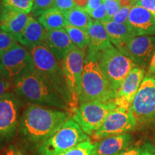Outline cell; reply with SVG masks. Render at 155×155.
I'll return each mask as SVG.
<instances>
[{"label":"cell","mask_w":155,"mask_h":155,"mask_svg":"<svg viewBox=\"0 0 155 155\" xmlns=\"http://www.w3.org/2000/svg\"><path fill=\"white\" fill-rule=\"evenodd\" d=\"M102 2L106 7L108 20H111L114 15L121 9L119 2L118 0H102Z\"/></svg>","instance_id":"30"},{"label":"cell","mask_w":155,"mask_h":155,"mask_svg":"<svg viewBox=\"0 0 155 155\" xmlns=\"http://www.w3.org/2000/svg\"><path fill=\"white\" fill-rule=\"evenodd\" d=\"M144 68L136 66L127 75L116 91L115 101L118 106L130 108L134 98L144 78Z\"/></svg>","instance_id":"15"},{"label":"cell","mask_w":155,"mask_h":155,"mask_svg":"<svg viewBox=\"0 0 155 155\" xmlns=\"http://www.w3.org/2000/svg\"><path fill=\"white\" fill-rule=\"evenodd\" d=\"M116 96V91L101 70L98 60L86 58L79 105L93 101H113L115 100Z\"/></svg>","instance_id":"3"},{"label":"cell","mask_w":155,"mask_h":155,"mask_svg":"<svg viewBox=\"0 0 155 155\" xmlns=\"http://www.w3.org/2000/svg\"><path fill=\"white\" fill-rule=\"evenodd\" d=\"M149 74L152 75L155 73V51L153 54L152 59H151L150 65H149Z\"/></svg>","instance_id":"39"},{"label":"cell","mask_w":155,"mask_h":155,"mask_svg":"<svg viewBox=\"0 0 155 155\" xmlns=\"http://www.w3.org/2000/svg\"><path fill=\"white\" fill-rule=\"evenodd\" d=\"M75 7L73 0H55L54 8L65 12Z\"/></svg>","instance_id":"33"},{"label":"cell","mask_w":155,"mask_h":155,"mask_svg":"<svg viewBox=\"0 0 155 155\" xmlns=\"http://www.w3.org/2000/svg\"><path fill=\"white\" fill-rule=\"evenodd\" d=\"M5 155H27L26 153L22 149L19 148L17 146L12 145L9 146L6 150Z\"/></svg>","instance_id":"35"},{"label":"cell","mask_w":155,"mask_h":155,"mask_svg":"<svg viewBox=\"0 0 155 155\" xmlns=\"http://www.w3.org/2000/svg\"><path fill=\"white\" fill-rule=\"evenodd\" d=\"M90 42L87 48L86 58L98 60L103 51L111 48L112 45L105 28L100 21L94 20L88 30Z\"/></svg>","instance_id":"16"},{"label":"cell","mask_w":155,"mask_h":155,"mask_svg":"<svg viewBox=\"0 0 155 155\" xmlns=\"http://www.w3.org/2000/svg\"><path fill=\"white\" fill-rule=\"evenodd\" d=\"M98 62L101 70L116 91L129 73L138 66L130 58L114 46L103 51Z\"/></svg>","instance_id":"8"},{"label":"cell","mask_w":155,"mask_h":155,"mask_svg":"<svg viewBox=\"0 0 155 155\" xmlns=\"http://www.w3.org/2000/svg\"><path fill=\"white\" fill-rule=\"evenodd\" d=\"M21 104L19 97L11 92L0 98V146L12 140L18 132Z\"/></svg>","instance_id":"10"},{"label":"cell","mask_w":155,"mask_h":155,"mask_svg":"<svg viewBox=\"0 0 155 155\" xmlns=\"http://www.w3.org/2000/svg\"><path fill=\"white\" fill-rule=\"evenodd\" d=\"M131 7H132V5L121 7L119 11L114 15V17L112 18L111 20L115 22L119 23V24H125L127 22L128 17H129Z\"/></svg>","instance_id":"31"},{"label":"cell","mask_w":155,"mask_h":155,"mask_svg":"<svg viewBox=\"0 0 155 155\" xmlns=\"http://www.w3.org/2000/svg\"><path fill=\"white\" fill-rule=\"evenodd\" d=\"M117 106L115 100L83 103L73 111L72 118L80 126L83 132L88 136H93L103 125L108 114Z\"/></svg>","instance_id":"7"},{"label":"cell","mask_w":155,"mask_h":155,"mask_svg":"<svg viewBox=\"0 0 155 155\" xmlns=\"http://www.w3.org/2000/svg\"><path fill=\"white\" fill-rule=\"evenodd\" d=\"M44 44L61 63L70 50L75 47L64 28L47 30Z\"/></svg>","instance_id":"18"},{"label":"cell","mask_w":155,"mask_h":155,"mask_svg":"<svg viewBox=\"0 0 155 155\" xmlns=\"http://www.w3.org/2000/svg\"><path fill=\"white\" fill-rule=\"evenodd\" d=\"M132 5H139L148 10L155 17V0H131Z\"/></svg>","instance_id":"32"},{"label":"cell","mask_w":155,"mask_h":155,"mask_svg":"<svg viewBox=\"0 0 155 155\" xmlns=\"http://www.w3.org/2000/svg\"><path fill=\"white\" fill-rule=\"evenodd\" d=\"M126 24L134 37L155 35V17L139 5L131 7Z\"/></svg>","instance_id":"14"},{"label":"cell","mask_w":155,"mask_h":155,"mask_svg":"<svg viewBox=\"0 0 155 155\" xmlns=\"http://www.w3.org/2000/svg\"><path fill=\"white\" fill-rule=\"evenodd\" d=\"M55 0H34L32 5V16L39 17L49 9L54 8Z\"/></svg>","instance_id":"28"},{"label":"cell","mask_w":155,"mask_h":155,"mask_svg":"<svg viewBox=\"0 0 155 155\" xmlns=\"http://www.w3.org/2000/svg\"><path fill=\"white\" fill-rule=\"evenodd\" d=\"M89 139L73 118L38 147L35 155H58Z\"/></svg>","instance_id":"5"},{"label":"cell","mask_w":155,"mask_h":155,"mask_svg":"<svg viewBox=\"0 0 155 155\" xmlns=\"http://www.w3.org/2000/svg\"><path fill=\"white\" fill-rule=\"evenodd\" d=\"M137 124H150L155 121V78L147 74L141 83L130 106Z\"/></svg>","instance_id":"11"},{"label":"cell","mask_w":155,"mask_h":155,"mask_svg":"<svg viewBox=\"0 0 155 155\" xmlns=\"http://www.w3.org/2000/svg\"><path fill=\"white\" fill-rule=\"evenodd\" d=\"M64 29L67 32L70 39L75 47L86 50L90 42L88 32L69 25H65Z\"/></svg>","instance_id":"24"},{"label":"cell","mask_w":155,"mask_h":155,"mask_svg":"<svg viewBox=\"0 0 155 155\" xmlns=\"http://www.w3.org/2000/svg\"><path fill=\"white\" fill-rule=\"evenodd\" d=\"M88 15H90V17L92 19H94L95 20L100 21L101 22L108 21L107 10H106L105 5L103 2L97 8L89 12Z\"/></svg>","instance_id":"29"},{"label":"cell","mask_w":155,"mask_h":155,"mask_svg":"<svg viewBox=\"0 0 155 155\" xmlns=\"http://www.w3.org/2000/svg\"><path fill=\"white\" fill-rule=\"evenodd\" d=\"M35 70L30 50L21 44H17L0 58V73L12 85L19 78Z\"/></svg>","instance_id":"9"},{"label":"cell","mask_w":155,"mask_h":155,"mask_svg":"<svg viewBox=\"0 0 155 155\" xmlns=\"http://www.w3.org/2000/svg\"><path fill=\"white\" fill-rule=\"evenodd\" d=\"M1 4L8 8L29 14L32 10L33 1L32 0H2Z\"/></svg>","instance_id":"27"},{"label":"cell","mask_w":155,"mask_h":155,"mask_svg":"<svg viewBox=\"0 0 155 155\" xmlns=\"http://www.w3.org/2000/svg\"><path fill=\"white\" fill-rule=\"evenodd\" d=\"M137 125L130 108L118 106L108 114L103 125L93 137L102 139L111 136L122 134L133 131Z\"/></svg>","instance_id":"12"},{"label":"cell","mask_w":155,"mask_h":155,"mask_svg":"<svg viewBox=\"0 0 155 155\" xmlns=\"http://www.w3.org/2000/svg\"><path fill=\"white\" fill-rule=\"evenodd\" d=\"M141 155H155V148L150 143H145L141 148Z\"/></svg>","instance_id":"36"},{"label":"cell","mask_w":155,"mask_h":155,"mask_svg":"<svg viewBox=\"0 0 155 155\" xmlns=\"http://www.w3.org/2000/svg\"><path fill=\"white\" fill-rule=\"evenodd\" d=\"M152 76H153V77H154V78H155V73H154V74H152Z\"/></svg>","instance_id":"42"},{"label":"cell","mask_w":155,"mask_h":155,"mask_svg":"<svg viewBox=\"0 0 155 155\" xmlns=\"http://www.w3.org/2000/svg\"><path fill=\"white\" fill-rule=\"evenodd\" d=\"M72 115L71 111L28 104L19 120V139L26 148L37 150L42 143L59 130Z\"/></svg>","instance_id":"1"},{"label":"cell","mask_w":155,"mask_h":155,"mask_svg":"<svg viewBox=\"0 0 155 155\" xmlns=\"http://www.w3.org/2000/svg\"><path fill=\"white\" fill-rule=\"evenodd\" d=\"M75 7H81V8L85 9L88 5V0H73Z\"/></svg>","instance_id":"40"},{"label":"cell","mask_w":155,"mask_h":155,"mask_svg":"<svg viewBox=\"0 0 155 155\" xmlns=\"http://www.w3.org/2000/svg\"><path fill=\"white\" fill-rule=\"evenodd\" d=\"M116 155H141V148L139 147H132Z\"/></svg>","instance_id":"37"},{"label":"cell","mask_w":155,"mask_h":155,"mask_svg":"<svg viewBox=\"0 0 155 155\" xmlns=\"http://www.w3.org/2000/svg\"><path fill=\"white\" fill-rule=\"evenodd\" d=\"M30 15L8 8L1 4L0 6V28L17 38L27 26Z\"/></svg>","instance_id":"17"},{"label":"cell","mask_w":155,"mask_h":155,"mask_svg":"<svg viewBox=\"0 0 155 155\" xmlns=\"http://www.w3.org/2000/svg\"><path fill=\"white\" fill-rule=\"evenodd\" d=\"M118 2H119L121 7L132 5V1H131V0H118Z\"/></svg>","instance_id":"41"},{"label":"cell","mask_w":155,"mask_h":155,"mask_svg":"<svg viewBox=\"0 0 155 155\" xmlns=\"http://www.w3.org/2000/svg\"><path fill=\"white\" fill-rule=\"evenodd\" d=\"M12 89L19 99L29 104L71 111L69 104L35 70L17 79Z\"/></svg>","instance_id":"2"},{"label":"cell","mask_w":155,"mask_h":155,"mask_svg":"<svg viewBox=\"0 0 155 155\" xmlns=\"http://www.w3.org/2000/svg\"><path fill=\"white\" fill-rule=\"evenodd\" d=\"M28 49L33 60L35 71L49 82L71 107L70 96L61 62L44 43L30 47Z\"/></svg>","instance_id":"4"},{"label":"cell","mask_w":155,"mask_h":155,"mask_svg":"<svg viewBox=\"0 0 155 155\" xmlns=\"http://www.w3.org/2000/svg\"><path fill=\"white\" fill-rule=\"evenodd\" d=\"M32 1H34V0H32Z\"/></svg>","instance_id":"44"},{"label":"cell","mask_w":155,"mask_h":155,"mask_svg":"<svg viewBox=\"0 0 155 155\" xmlns=\"http://www.w3.org/2000/svg\"><path fill=\"white\" fill-rule=\"evenodd\" d=\"M86 54V50L80 49L75 46L61 61L64 78L70 96L71 109L72 112L79 106Z\"/></svg>","instance_id":"6"},{"label":"cell","mask_w":155,"mask_h":155,"mask_svg":"<svg viewBox=\"0 0 155 155\" xmlns=\"http://www.w3.org/2000/svg\"><path fill=\"white\" fill-rule=\"evenodd\" d=\"M105 28L111 43L118 50L123 48L128 42L134 38L127 24H119L112 20L101 22Z\"/></svg>","instance_id":"21"},{"label":"cell","mask_w":155,"mask_h":155,"mask_svg":"<svg viewBox=\"0 0 155 155\" xmlns=\"http://www.w3.org/2000/svg\"><path fill=\"white\" fill-rule=\"evenodd\" d=\"M38 21L47 30L63 29L66 25L63 12L55 8L44 12L38 17Z\"/></svg>","instance_id":"23"},{"label":"cell","mask_w":155,"mask_h":155,"mask_svg":"<svg viewBox=\"0 0 155 155\" xmlns=\"http://www.w3.org/2000/svg\"><path fill=\"white\" fill-rule=\"evenodd\" d=\"M11 88H12V83L0 73V98L6 93L9 92Z\"/></svg>","instance_id":"34"},{"label":"cell","mask_w":155,"mask_h":155,"mask_svg":"<svg viewBox=\"0 0 155 155\" xmlns=\"http://www.w3.org/2000/svg\"><path fill=\"white\" fill-rule=\"evenodd\" d=\"M47 30L39 22L38 19L30 15L29 22L17 40L19 43L30 48L43 44Z\"/></svg>","instance_id":"20"},{"label":"cell","mask_w":155,"mask_h":155,"mask_svg":"<svg viewBox=\"0 0 155 155\" xmlns=\"http://www.w3.org/2000/svg\"><path fill=\"white\" fill-rule=\"evenodd\" d=\"M0 6H1V5H0Z\"/></svg>","instance_id":"45"},{"label":"cell","mask_w":155,"mask_h":155,"mask_svg":"<svg viewBox=\"0 0 155 155\" xmlns=\"http://www.w3.org/2000/svg\"><path fill=\"white\" fill-rule=\"evenodd\" d=\"M132 135L126 133L111 136L94 143L95 155H116L119 154L130 144Z\"/></svg>","instance_id":"19"},{"label":"cell","mask_w":155,"mask_h":155,"mask_svg":"<svg viewBox=\"0 0 155 155\" xmlns=\"http://www.w3.org/2000/svg\"><path fill=\"white\" fill-rule=\"evenodd\" d=\"M58 155H95V145L88 139Z\"/></svg>","instance_id":"25"},{"label":"cell","mask_w":155,"mask_h":155,"mask_svg":"<svg viewBox=\"0 0 155 155\" xmlns=\"http://www.w3.org/2000/svg\"><path fill=\"white\" fill-rule=\"evenodd\" d=\"M19 44L15 37L0 28V58Z\"/></svg>","instance_id":"26"},{"label":"cell","mask_w":155,"mask_h":155,"mask_svg":"<svg viewBox=\"0 0 155 155\" xmlns=\"http://www.w3.org/2000/svg\"><path fill=\"white\" fill-rule=\"evenodd\" d=\"M101 3L102 0H88V5H87L86 8L84 9L85 11L88 14L89 12L97 8Z\"/></svg>","instance_id":"38"},{"label":"cell","mask_w":155,"mask_h":155,"mask_svg":"<svg viewBox=\"0 0 155 155\" xmlns=\"http://www.w3.org/2000/svg\"><path fill=\"white\" fill-rule=\"evenodd\" d=\"M154 141H155V138H154Z\"/></svg>","instance_id":"43"},{"label":"cell","mask_w":155,"mask_h":155,"mask_svg":"<svg viewBox=\"0 0 155 155\" xmlns=\"http://www.w3.org/2000/svg\"><path fill=\"white\" fill-rule=\"evenodd\" d=\"M139 67H149L155 51V36L134 37L119 50Z\"/></svg>","instance_id":"13"},{"label":"cell","mask_w":155,"mask_h":155,"mask_svg":"<svg viewBox=\"0 0 155 155\" xmlns=\"http://www.w3.org/2000/svg\"><path fill=\"white\" fill-rule=\"evenodd\" d=\"M66 25L82 29L88 32L93 24V20L85 9L81 7H74L69 10L63 12Z\"/></svg>","instance_id":"22"}]
</instances>
